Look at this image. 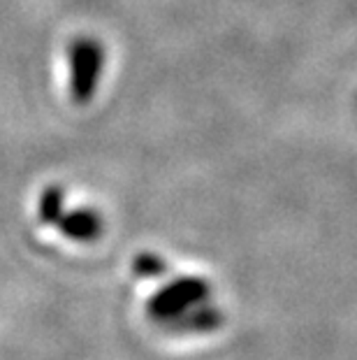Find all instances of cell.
Segmentation results:
<instances>
[{"mask_svg":"<svg viewBox=\"0 0 357 360\" xmlns=\"http://www.w3.org/2000/svg\"><path fill=\"white\" fill-rule=\"evenodd\" d=\"M74 68H83V53H81V49H79V53H77V60H74ZM77 91H83V86H86V70H81L79 75H77Z\"/></svg>","mask_w":357,"mask_h":360,"instance_id":"obj_1","label":"cell"}]
</instances>
